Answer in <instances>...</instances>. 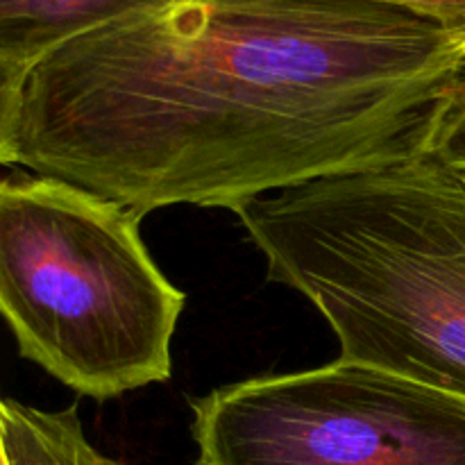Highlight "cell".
Instances as JSON below:
<instances>
[{"label": "cell", "mask_w": 465, "mask_h": 465, "mask_svg": "<svg viewBox=\"0 0 465 465\" xmlns=\"http://www.w3.org/2000/svg\"><path fill=\"white\" fill-rule=\"evenodd\" d=\"M465 44L372 0H175L0 95V162L134 209L239 212L431 153Z\"/></svg>", "instance_id": "obj_1"}, {"label": "cell", "mask_w": 465, "mask_h": 465, "mask_svg": "<svg viewBox=\"0 0 465 465\" xmlns=\"http://www.w3.org/2000/svg\"><path fill=\"white\" fill-rule=\"evenodd\" d=\"M236 216L268 280L322 313L339 359L465 402V168L418 154L263 195Z\"/></svg>", "instance_id": "obj_2"}, {"label": "cell", "mask_w": 465, "mask_h": 465, "mask_svg": "<svg viewBox=\"0 0 465 465\" xmlns=\"http://www.w3.org/2000/svg\"><path fill=\"white\" fill-rule=\"evenodd\" d=\"M141 218L32 171L0 184V309L18 352L100 402L171 377L186 295L150 257Z\"/></svg>", "instance_id": "obj_3"}, {"label": "cell", "mask_w": 465, "mask_h": 465, "mask_svg": "<svg viewBox=\"0 0 465 465\" xmlns=\"http://www.w3.org/2000/svg\"><path fill=\"white\" fill-rule=\"evenodd\" d=\"M198 465H465V402L336 359L191 400Z\"/></svg>", "instance_id": "obj_4"}, {"label": "cell", "mask_w": 465, "mask_h": 465, "mask_svg": "<svg viewBox=\"0 0 465 465\" xmlns=\"http://www.w3.org/2000/svg\"><path fill=\"white\" fill-rule=\"evenodd\" d=\"M175 0H0V95L53 50L91 30Z\"/></svg>", "instance_id": "obj_5"}, {"label": "cell", "mask_w": 465, "mask_h": 465, "mask_svg": "<svg viewBox=\"0 0 465 465\" xmlns=\"http://www.w3.org/2000/svg\"><path fill=\"white\" fill-rule=\"evenodd\" d=\"M3 465H123L86 440L77 407L44 411L5 398L0 404Z\"/></svg>", "instance_id": "obj_6"}, {"label": "cell", "mask_w": 465, "mask_h": 465, "mask_svg": "<svg viewBox=\"0 0 465 465\" xmlns=\"http://www.w3.org/2000/svg\"><path fill=\"white\" fill-rule=\"evenodd\" d=\"M430 18L465 44V0H372Z\"/></svg>", "instance_id": "obj_7"}, {"label": "cell", "mask_w": 465, "mask_h": 465, "mask_svg": "<svg viewBox=\"0 0 465 465\" xmlns=\"http://www.w3.org/2000/svg\"><path fill=\"white\" fill-rule=\"evenodd\" d=\"M431 154L465 168V103H448L431 145Z\"/></svg>", "instance_id": "obj_8"}, {"label": "cell", "mask_w": 465, "mask_h": 465, "mask_svg": "<svg viewBox=\"0 0 465 465\" xmlns=\"http://www.w3.org/2000/svg\"><path fill=\"white\" fill-rule=\"evenodd\" d=\"M450 100H452V103H465V71H463V75L459 77L457 86H454V94Z\"/></svg>", "instance_id": "obj_9"}]
</instances>
